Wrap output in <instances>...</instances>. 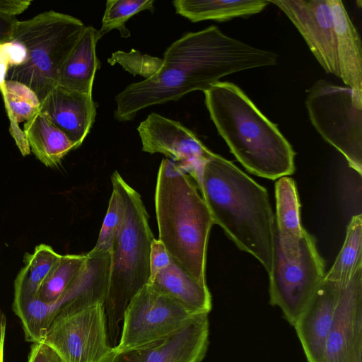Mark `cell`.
Instances as JSON below:
<instances>
[{"instance_id":"4","label":"cell","mask_w":362,"mask_h":362,"mask_svg":"<svg viewBox=\"0 0 362 362\" xmlns=\"http://www.w3.org/2000/svg\"><path fill=\"white\" fill-rule=\"evenodd\" d=\"M194 180L172 160H162L157 176L155 206L159 240L170 256L202 284L214 222Z\"/></svg>"},{"instance_id":"11","label":"cell","mask_w":362,"mask_h":362,"mask_svg":"<svg viewBox=\"0 0 362 362\" xmlns=\"http://www.w3.org/2000/svg\"><path fill=\"white\" fill-rule=\"evenodd\" d=\"M137 131L143 151L170 158L197 185L203 165L214 153L190 129L177 121L152 112L139 124Z\"/></svg>"},{"instance_id":"1","label":"cell","mask_w":362,"mask_h":362,"mask_svg":"<svg viewBox=\"0 0 362 362\" xmlns=\"http://www.w3.org/2000/svg\"><path fill=\"white\" fill-rule=\"evenodd\" d=\"M278 59L276 53L226 35L216 25L186 33L166 49L153 75L129 84L115 96L114 117L130 121L142 109L204 91L236 72L275 66Z\"/></svg>"},{"instance_id":"3","label":"cell","mask_w":362,"mask_h":362,"mask_svg":"<svg viewBox=\"0 0 362 362\" xmlns=\"http://www.w3.org/2000/svg\"><path fill=\"white\" fill-rule=\"evenodd\" d=\"M203 92L218 134L248 171L269 180L294 173L292 146L239 86L219 81Z\"/></svg>"},{"instance_id":"16","label":"cell","mask_w":362,"mask_h":362,"mask_svg":"<svg viewBox=\"0 0 362 362\" xmlns=\"http://www.w3.org/2000/svg\"><path fill=\"white\" fill-rule=\"evenodd\" d=\"M208 315L196 314L177 330L144 346V362H202L209 343Z\"/></svg>"},{"instance_id":"7","label":"cell","mask_w":362,"mask_h":362,"mask_svg":"<svg viewBox=\"0 0 362 362\" xmlns=\"http://www.w3.org/2000/svg\"><path fill=\"white\" fill-rule=\"evenodd\" d=\"M305 105L317 132L361 175L362 101L350 88L319 79L308 90Z\"/></svg>"},{"instance_id":"13","label":"cell","mask_w":362,"mask_h":362,"mask_svg":"<svg viewBox=\"0 0 362 362\" xmlns=\"http://www.w3.org/2000/svg\"><path fill=\"white\" fill-rule=\"evenodd\" d=\"M322 362H362V267L341 284Z\"/></svg>"},{"instance_id":"35","label":"cell","mask_w":362,"mask_h":362,"mask_svg":"<svg viewBox=\"0 0 362 362\" xmlns=\"http://www.w3.org/2000/svg\"><path fill=\"white\" fill-rule=\"evenodd\" d=\"M31 3L32 1L30 0H0V12L16 17L25 11Z\"/></svg>"},{"instance_id":"31","label":"cell","mask_w":362,"mask_h":362,"mask_svg":"<svg viewBox=\"0 0 362 362\" xmlns=\"http://www.w3.org/2000/svg\"><path fill=\"white\" fill-rule=\"evenodd\" d=\"M172 258L163 243L159 240H153L150 252V280L153 279L158 272L168 266Z\"/></svg>"},{"instance_id":"5","label":"cell","mask_w":362,"mask_h":362,"mask_svg":"<svg viewBox=\"0 0 362 362\" xmlns=\"http://www.w3.org/2000/svg\"><path fill=\"white\" fill-rule=\"evenodd\" d=\"M125 202L122 225L114 240L103 303L110 344L116 346L119 324L132 298L150 280V252L154 239L140 194L120 177Z\"/></svg>"},{"instance_id":"9","label":"cell","mask_w":362,"mask_h":362,"mask_svg":"<svg viewBox=\"0 0 362 362\" xmlns=\"http://www.w3.org/2000/svg\"><path fill=\"white\" fill-rule=\"evenodd\" d=\"M194 315L148 284L126 308L121 337L113 349L124 351L151 344L182 327Z\"/></svg>"},{"instance_id":"24","label":"cell","mask_w":362,"mask_h":362,"mask_svg":"<svg viewBox=\"0 0 362 362\" xmlns=\"http://www.w3.org/2000/svg\"><path fill=\"white\" fill-rule=\"evenodd\" d=\"M60 257L51 246L45 244L37 245L33 254L26 253L25 266L15 280L14 294L37 297L42 284Z\"/></svg>"},{"instance_id":"27","label":"cell","mask_w":362,"mask_h":362,"mask_svg":"<svg viewBox=\"0 0 362 362\" xmlns=\"http://www.w3.org/2000/svg\"><path fill=\"white\" fill-rule=\"evenodd\" d=\"M153 0H107L102 18V25L98 30L100 39L112 30H118L121 37L130 36L125 24L129 18L144 11H154Z\"/></svg>"},{"instance_id":"32","label":"cell","mask_w":362,"mask_h":362,"mask_svg":"<svg viewBox=\"0 0 362 362\" xmlns=\"http://www.w3.org/2000/svg\"><path fill=\"white\" fill-rule=\"evenodd\" d=\"M144 356L143 346L124 351H117L112 348L100 362H144Z\"/></svg>"},{"instance_id":"8","label":"cell","mask_w":362,"mask_h":362,"mask_svg":"<svg viewBox=\"0 0 362 362\" xmlns=\"http://www.w3.org/2000/svg\"><path fill=\"white\" fill-rule=\"evenodd\" d=\"M269 304L279 307L286 320L294 326L325 275V262L314 237L305 229L296 259L286 258L274 236L269 272Z\"/></svg>"},{"instance_id":"23","label":"cell","mask_w":362,"mask_h":362,"mask_svg":"<svg viewBox=\"0 0 362 362\" xmlns=\"http://www.w3.org/2000/svg\"><path fill=\"white\" fill-rule=\"evenodd\" d=\"M10 121V133L23 156L30 153L25 134L19 124L27 122L40 112L41 103L37 95L25 84L6 80L0 88Z\"/></svg>"},{"instance_id":"2","label":"cell","mask_w":362,"mask_h":362,"mask_svg":"<svg viewBox=\"0 0 362 362\" xmlns=\"http://www.w3.org/2000/svg\"><path fill=\"white\" fill-rule=\"evenodd\" d=\"M197 187L214 223L269 273L276 223L267 189L214 153L204 163Z\"/></svg>"},{"instance_id":"21","label":"cell","mask_w":362,"mask_h":362,"mask_svg":"<svg viewBox=\"0 0 362 362\" xmlns=\"http://www.w3.org/2000/svg\"><path fill=\"white\" fill-rule=\"evenodd\" d=\"M23 132L30 151L47 167H56L71 150L77 148L68 136L40 112L25 122Z\"/></svg>"},{"instance_id":"30","label":"cell","mask_w":362,"mask_h":362,"mask_svg":"<svg viewBox=\"0 0 362 362\" xmlns=\"http://www.w3.org/2000/svg\"><path fill=\"white\" fill-rule=\"evenodd\" d=\"M26 56L25 47L18 42L11 41L0 44V88L6 81L10 67L23 64Z\"/></svg>"},{"instance_id":"36","label":"cell","mask_w":362,"mask_h":362,"mask_svg":"<svg viewBox=\"0 0 362 362\" xmlns=\"http://www.w3.org/2000/svg\"><path fill=\"white\" fill-rule=\"evenodd\" d=\"M6 332V318L0 310V362H4V347Z\"/></svg>"},{"instance_id":"33","label":"cell","mask_w":362,"mask_h":362,"mask_svg":"<svg viewBox=\"0 0 362 362\" xmlns=\"http://www.w3.org/2000/svg\"><path fill=\"white\" fill-rule=\"evenodd\" d=\"M28 362H64L48 346L43 343L34 344L30 349Z\"/></svg>"},{"instance_id":"15","label":"cell","mask_w":362,"mask_h":362,"mask_svg":"<svg viewBox=\"0 0 362 362\" xmlns=\"http://www.w3.org/2000/svg\"><path fill=\"white\" fill-rule=\"evenodd\" d=\"M93 94L54 88L41 103L40 112L78 148L95 118Z\"/></svg>"},{"instance_id":"14","label":"cell","mask_w":362,"mask_h":362,"mask_svg":"<svg viewBox=\"0 0 362 362\" xmlns=\"http://www.w3.org/2000/svg\"><path fill=\"white\" fill-rule=\"evenodd\" d=\"M340 288L324 278L293 326L308 362H322Z\"/></svg>"},{"instance_id":"29","label":"cell","mask_w":362,"mask_h":362,"mask_svg":"<svg viewBox=\"0 0 362 362\" xmlns=\"http://www.w3.org/2000/svg\"><path fill=\"white\" fill-rule=\"evenodd\" d=\"M107 62L114 65L118 64L134 76L140 75L146 78L153 75L161 66L162 59L132 49L129 52L117 51L112 53Z\"/></svg>"},{"instance_id":"26","label":"cell","mask_w":362,"mask_h":362,"mask_svg":"<svg viewBox=\"0 0 362 362\" xmlns=\"http://www.w3.org/2000/svg\"><path fill=\"white\" fill-rule=\"evenodd\" d=\"M86 260V254L61 255L42 284L37 298L50 305L57 302L81 274Z\"/></svg>"},{"instance_id":"28","label":"cell","mask_w":362,"mask_h":362,"mask_svg":"<svg viewBox=\"0 0 362 362\" xmlns=\"http://www.w3.org/2000/svg\"><path fill=\"white\" fill-rule=\"evenodd\" d=\"M120 177L117 170L112 175V192L97 243L93 247L95 250L111 252L114 240L123 221L125 202L119 182Z\"/></svg>"},{"instance_id":"19","label":"cell","mask_w":362,"mask_h":362,"mask_svg":"<svg viewBox=\"0 0 362 362\" xmlns=\"http://www.w3.org/2000/svg\"><path fill=\"white\" fill-rule=\"evenodd\" d=\"M148 284L195 314L209 313L211 310V296L207 285L198 282L173 258Z\"/></svg>"},{"instance_id":"17","label":"cell","mask_w":362,"mask_h":362,"mask_svg":"<svg viewBox=\"0 0 362 362\" xmlns=\"http://www.w3.org/2000/svg\"><path fill=\"white\" fill-rule=\"evenodd\" d=\"M334 27L339 78L362 100V47L358 32L340 0H327Z\"/></svg>"},{"instance_id":"34","label":"cell","mask_w":362,"mask_h":362,"mask_svg":"<svg viewBox=\"0 0 362 362\" xmlns=\"http://www.w3.org/2000/svg\"><path fill=\"white\" fill-rule=\"evenodd\" d=\"M18 20L0 12V44L11 42Z\"/></svg>"},{"instance_id":"20","label":"cell","mask_w":362,"mask_h":362,"mask_svg":"<svg viewBox=\"0 0 362 362\" xmlns=\"http://www.w3.org/2000/svg\"><path fill=\"white\" fill-rule=\"evenodd\" d=\"M99 40L98 30L91 25L86 26L63 66L58 86L93 94L95 75L100 66L95 52Z\"/></svg>"},{"instance_id":"18","label":"cell","mask_w":362,"mask_h":362,"mask_svg":"<svg viewBox=\"0 0 362 362\" xmlns=\"http://www.w3.org/2000/svg\"><path fill=\"white\" fill-rule=\"evenodd\" d=\"M276 236L284 255L297 258L304 228L300 223V208L294 180L287 176L280 177L275 184Z\"/></svg>"},{"instance_id":"12","label":"cell","mask_w":362,"mask_h":362,"mask_svg":"<svg viewBox=\"0 0 362 362\" xmlns=\"http://www.w3.org/2000/svg\"><path fill=\"white\" fill-rule=\"evenodd\" d=\"M288 18L327 73L339 78L336 36L327 0H271Z\"/></svg>"},{"instance_id":"22","label":"cell","mask_w":362,"mask_h":362,"mask_svg":"<svg viewBox=\"0 0 362 362\" xmlns=\"http://www.w3.org/2000/svg\"><path fill=\"white\" fill-rule=\"evenodd\" d=\"M269 1L267 0H175V13L197 23L206 20L226 21L261 12Z\"/></svg>"},{"instance_id":"10","label":"cell","mask_w":362,"mask_h":362,"mask_svg":"<svg viewBox=\"0 0 362 362\" xmlns=\"http://www.w3.org/2000/svg\"><path fill=\"white\" fill-rule=\"evenodd\" d=\"M41 343L50 347L64 362H100L113 348L103 303L55 320Z\"/></svg>"},{"instance_id":"25","label":"cell","mask_w":362,"mask_h":362,"mask_svg":"<svg viewBox=\"0 0 362 362\" xmlns=\"http://www.w3.org/2000/svg\"><path fill=\"white\" fill-rule=\"evenodd\" d=\"M362 267V216L352 217L343 246L325 279L343 284Z\"/></svg>"},{"instance_id":"6","label":"cell","mask_w":362,"mask_h":362,"mask_svg":"<svg viewBox=\"0 0 362 362\" xmlns=\"http://www.w3.org/2000/svg\"><path fill=\"white\" fill-rule=\"evenodd\" d=\"M85 28L78 18L54 11L18 21L11 41L25 47L26 59L10 67L6 80L25 84L41 103L58 86L63 66Z\"/></svg>"}]
</instances>
